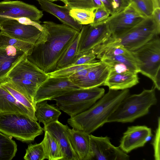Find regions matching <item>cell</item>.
<instances>
[{
    "label": "cell",
    "mask_w": 160,
    "mask_h": 160,
    "mask_svg": "<svg viewBox=\"0 0 160 160\" xmlns=\"http://www.w3.org/2000/svg\"><path fill=\"white\" fill-rule=\"evenodd\" d=\"M96 56L93 55L84 54L80 56L72 65H81L94 63L99 60L96 59Z\"/></svg>",
    "instance_id": "cell-40"
},
{
    "label": "cell",
    "mask_w": 160,
    "mask_h": 160,
    "mask_svg": "<svg viewBox=\"0 0 160 160\" xmlns=\"http://www.w3.org/2000/svg\"><path fill=\"white\" fill-rule=\"evenodd\" d=\"M5 80L8 81L16 90L24 95L34 105L33 98L39 86L38 84L31 81L23 79L7 78Z\"/></svg>",
    "instance_id": "cell-26"
},
{
    "label": "cell",
    "mask_w": 160,
    "mask_h": 160,
    "mask_svg": "<svg viewBox=\"0 0 160 160\" xmlns=\"http://www.w3.org/2000/svg\"><path fill=\"white\" fill-rule=\"evenodd\" d=\"M152 136L151 129L145 125L132 126L123 133L119 147L128 153L143 147Z\"/></svg>",
    "instance_id": "cell-14"
},
{
    "label": "cell",
    "mask_w": 160,
    "mask_h": 160,
    "mask_svg": "<svg viewBox=\"0 0 160 160\" xmlns=\"http://www.w3.org/2000/svg\"><path fill=\"white\" fill-rule=\"evenodd\" d=\"M36 0L43 10L55 16L63 24L80 32L82 25L78 23L70 16V9L67 6H59L47 0Z\"/></svg>",
    "instance_id": "cell-20"
},
{
    "label": "cell",
    "mask_w": 160,
    "mask_h": 160,
    "mask_svg": "<svg viewBox=\"0 0 160 160\" xmlns=\"http://www.w3.org/2000/svg\"><path fill=\"white\" fill-rule=\"evenodd\" d=\"M159 35L152 17L145 18L132 28L116 38L112 37L99 46L97 51L99 53L108 47L118 45L130 51L141 47L154 37Z\"/></svg>",
    "instance_id": "cell-5"
},
{
    "label": "cell",
    "mask_w": 160,
    "mask_h": 160,
    "mask_svg": "<svg viewBox=\"0 0 160 160\" xmlns=\"http://www.w3.org/2000/svg\"><path fill=\"white\" fill-rule=\"evenodd\" d=\"M144 18L130 4L122 11L109 16L105 22L111 37L116 38L126 32Z\"/></svg>",
    "instance_id": "cell-12"
},
{
    "label": "cell",
    "mask_w": 160,
    "mask_h": 160,
    "mask_svg": "<svg viewBox=\"0 0 160 160\" xmlns=\"http://www.w3.org/2000/svg\"><path fill=\"white\" fill-rule=\"evenodd\" d=\"M43 30L27 58L45 72L54 71L57 64L79 32L64 24L46 21Z\"/></svg>",
    "instance_id": "cell-1"
},
{
    "label": "cell",
    "mask_w": 160,
    "mask_h": 160,
    "mask_svg": "<svg viewBox=\"0 0 160 160\" xmlns=\"http://www.w3.org/2000/svg\"><path fill=\"white\" fill-rule=\"evenodd\" d=\"M107 10L111 15L117 13L124 10L130 4V0H106Z\"/></svg>",
    "instance_id": "cell-36"
},
{
    "label": "cell",
    "mask_w": 160,
    "mask_h": 160,
    "mask_svg": "<svg viewBox=\"0 0 160 160\" xmlns=\"http://www.w3.org/2000/svg\"><path fill=\"white\" fill-rule=\"evenodd\" d=\"M110 70L108 65L101 61L99 64L93 67L83 78L72 81L82 89L99 87L103 85L109 75Z\"/></svg>",
    "instance_id": "cell-18"
},
{
    "label": "cell",
    "mask_w": 160,
    "mask_h": 160,
    "mask_svg": "<svg viewBox=\"0 0 160 160\" xmlns=\"http://www.w3.org/2000/svg\"><path fill=\"white\" fill-rule=\"evenodd\" d=\"M130 4L144 18L152 17L154 8L153 0H130Z\"/></svg>",
    "instance_id": "cell-31"
},
{
    "label": "cell",
    "mask_w": 160,
    "mask_h": 160,
    "mask_svg": "<svg viewBox=\"0 0 160 160\" xmlns=\"http://www.w3.org/2000/svg\"><path fill=\"white\" fill-rule=\"evenodd\" d=\"M94 11L81 9L70 10L69 14L78 23L82 25L93 22L94 18Z\"/></svg>",
    "instance_id": "cell-33"
},
{
    "label": "cell",
    "mask_w": 160,
    "mask_h": 160,
    "mask_svg": "<svg viewBox=\"0 0 160 160\" xmlns=\"http://www.w3.org/2000/svg\"><path fill=\"white\" fill-rule=\"evenodd\" d=\"M37 121L27 115L0 112V132L22 142H29L43 133Z\"/></svg>",
    "instance_id": "cell-4"
},
{
    "label": "cell",
    "mask_w": 160,
    "mask_h": 160,
    "mask_svg": "<svg viewBox=\"0 0 160 160\" xmlns=\"http://www.w3.org/2000/svg\"><path fill=\"white\" fill-rule=\"evenodd\" d=\"M0 112L24 114L38 121L34 114L18 102L0 85Z\"/></svg>",
    "instance_id": "cell-22"
},
{
    "label": "cell",
    "mask_w": 160,
    "mask_h": 160,
    "mask_svg": "<svg viewBox=\"0 0 160 160\" xmlns=\"http://www.w3.org/2000/svg\"><path fill=\"white\" fill-rule=\"evenodd\" d=\"M41 142L44 149L45 159L49 160H62L63 156L58 141L49 132L45 131Z\"/></svg>",
    "instance_id": "cell-25"
},
{
    "label": "cell",
    "mask_w": 160,
    "mask_h": 160,
    "mask_svg": "<svg viewBox=\"0 0 160 160\" xmlns=\"http://www.w3.org/2000/svg\"><path fill=\"white\" fill-rule=\"evenodd\" d=\"M17 145L11 137L0 132V160H11L15 156Z\"/></svg>",
    "instance_id": "cell-28"
},
{
    "label": "cell",
    "mask_w": 160,
    "mask_h": 160,
    "mask_svg": "<svg viewBox=\"0 0 160 160\" xmlns=\"http://www.w3.org/2000/svg\"><path fill=\"white\" fill-rule=\"evenodd\" d=\"M68 77L50 76L38 87L33 98L35 106L38 102L51 100L71 91L81 89Z\"/></svg>",
    "instance_id": "cell-9"
},
{
    "label": "cell",
    "mask_w": 160,
    "mask_h": 160,
    "mask_svg": "<svg viewBox=\"0 0 160 160\" xmlns=\"http://www.w3.org/2000/svg\"><path fill=\"white\" fill-rule=\"evenodd\" d=\"M152 17L156 25L158 33H160V8H155L153 11Z\"/></svg>",
    "instance_id": "cell-41"
},
{
    "label": "cell",
    "mask_w": 160,
    "mask_h": 160,
    "mask_svg": "<svg viewBox=\"0 0 160 160\" xmlns=\"http://www.w3.org/2000/svg\"><path fill=\"white\" fill-rule=\"evenodd\" d=\"M139 82L138 73L135 72H109L103 85L108 86L110 89L122 90L131 88Z\"/></svg>",
    "instance_id": "cell-21"
},
{
    "label": "cell",
    "mask_w": 160,
    "mask_h": 160,
    "mask_svg": "<svg viewBox=\"0 0 160 160\" xmlns=\"http://www.w3.org/2000/svg\"><path fill=\"white\" fill-rule=\"evenodd\" d=\"M155 89L154 87L144 89L139 94L128 95L121 101L107 122H132L148 114L151 107L157 102Z\"/></svg>",
    "instance_id": "cell-3"
},
{
    "label": "cell",
    "mask_w": 160,
    "mask_h": 160,
    "mask_svg": "<svg viewBox=\"0 0 160 160\" xmlns=\"http://www.w3.org/2000/svg\"><path fill=\"white\" fill-rule=\"evenodd\" d=\"M69 128L58 120L44 126V131H47L57 140L63 156L62 160H79L71 146L68 135Z\"/></svg>",
    "instance_id": "cell-16"
},
{
    "label": "cell",
    "mask_w": 160,
    "mask_h": 160,
    "mask_svg": "<svg viewBox=\"0 0 160 160\" xmlns=\"http://www.w3.org/2000/svg\"><path fill=\"white\" fill-rule=\"evenodd\" d=\"M160 118H158L157 127L156 129L155 135L152 142V144L154 149V159L155 160H160Z\"/></svg>",
    "instance_id": "cell-39"
},
{
    "label": "cell",
    "mask_w": 160,
    "mask_h": 160,
    "mask_svg": "<svg viewBox=\"0 0 160 160\" xmlns=\"http://www.w3.org/2000/svg\"><path fill=\"white\" fill-rule=\"evenodd\" d=\"M47 1L51 2H53L54 1H60L62 2H63L64 3L65 5L67 3V1L66 0H47Z\"/></svg>",
    "instance_id": "cell-44"
},
{
    "label": "cell",
    "mask_w": 160,
    "mask_h": 160,
    "mask_svg": "<svg viewBox=\"0 0 160 160\" xmlns=\"http://www.w3.org/2000/svg\"><path fill=\"white\" fill-rule=\"evenodd\" d=\"M105 89L98 87L74 90L52 99L59 108L70 117L87 110L104 94Z\"/></svg>",
    "instance_id": "cell-7"
},
{
    "label": "cell",
    "mask_w": 160,
    "mask_h": 160,
    "mask_svg": "<svg viewBox=\"0 0 160 160\" xmlns=\"http://www.w3.org/2000/svg\"><path fill=\"white\" fill-rule=\"evenodd\" d=\"M27 55L14 47L0 48V83L7 78L13 67Z\"/></svg>",
    "instance_id": "cell-17"
},
{
    "label": "cell",
    "mask_w": 160,
    "mask_h": 160,
    "mask_svg": "<svg viewBox=\"0 0 160 160\" xmlns=\"http://www.w3.org/2000/svg\"><path fill=\"white\" fill-rule=\"evenodd\" d=\"M154 37L138 49L131 51L139 72L150 79L154 87L160 89V39Z\"/></svg>",
    "instance_id": "cell-6"
},
{
    "label": "cell",
    "mask_w": 160,
    "mask_h": 160,
    "mask_svg": "<svg viewBox=\"0 0 160 160\" xmlns=\"http://www.w3.org/2000/svg\"><path fill=\"white\" fill-rule=\"evenodd\" d=\"M49 77L48 73L29 61L26 58L13 67L7 78L27 80L39 86Z\"/></svg>",
    "instance_id": "cell-15"
},
{
    "label": "cell",
    "mask_w": 160,
    "mask_h": 160,
    "mask_svg": "<svg viewBox=\"0 0 160 160\" xmlns=\"http://www.w3.org/2000/svg\"><path fill=\"white\" fill-rule=\"evenodd\" d=\"M129 93L128 89L120 91L109 89L90 108L70 117L67 122L72 128L90 134L107 122L109 117Z\"/></svg>",
    "instance_id": "cell-2"
},
{
    "label": "cell",
    "mask_w": 160,
    "mask_h": 160,
    "mask_svg": "<svg viewBox=\"0 0 160 160\" xmlns=\"http://www.w3.org/2000/svg\"><path fill=\"white\" fill-rule=\"evenodd\" d=\"M111 35L105 22L96 26L82 25L79 32L77 53L86 54L106 41Z\"/></svg>",
    "instance_id": "cell-8"
},
{
    "label": "cell",
    "mask_w": 160,
    "mask_h": 160,
    "mask_svg": "<svg viewBox=\"0 0 160 160\" xmlns=\"http://www.w3.org/2000/svg\"><path fill=\"white\" fill-rule=\"evenodd\" d=\"M68 135L72 147L79 160H89L90 134L82 130L69 128Z\"/></svg>",
    "instance_id": "cell-19"
},
{
    "label": "cell",
    "mask_w": 160,
    "mask_h": 160,
    "mask_svg": "<svg viewBox=\"0 0 160 160\" xmlns=\"http://www.w3.org/2000/svg\"><path fill=\"white\" fill-rule=\"evenodd\" d=\"M94 13L93 22L90 24L92 26H96L105 22L110 15L104 6L96 8Z\"/></svg>",
    "instance_id": "cell-38"
},
{
    "label": "cell",
    "mask_w": 160,
    "mask_h": 160,
    "mask_svg": "<svg viewBox=\"0 0 160 160\" xmlns=\"http://www.w3.org/2000/svg\"><path fill=\"white\" fill-rule=\"evenodd\" d=\"M79 38V34L69 45L59 60L54 71L71 66L80 56L77 53Z\"/></svg>",
    "instance_id": "cell-27"
},
{
    "label": "cell",
    "mask_w": 160,
    "mask_h": 160,
    "mask_svg": "<svg viewBox=\"0 0 160 160\" xmlns=\"http://www.w3.org/2000/svg\"><path fill=\"white\" fill-rule=\"evenodd\" d=\"M89 160H128L129 156L113 145L109 137L90 135Z\"/></svg>",
    "instance_id": "cell-10"
},
{
    "label": "cell",
    "mask_w": 160,
    "mask_h": 160,
    "mask_svg": "<svg viewBox=\"0 0 160 160\" xmlns=\"http://www.w3.org/2000/svg\"><path fill=\"white\" fill-rule=\"evenodd\" d=\"M35 108V115L37 120L44 126L58 121L61 114L58 108L48 104L46 100L36 103Z\"/></svg>",
    "instance_id": "cell-24"
},
{
    "label": "cell",
    "mask_w": 160,
    "mask_h": 160,
    "mask_svg": "<svg viewBox=\"0 0 160 160\" xmlns=\"http://www.w3.org/2000/svg\"><path fill=\"white\" fill-rule=\"evenodd\" d=\"M66 5L71 10L84 9L94 11L96 9L93 0H66Z\"/></svg>",
    "instance_id": "cell-37"
},
{
    "label": "cell",
    "mask_w": 160,
    "mask_h": 160,
    "mask_svg": "<svg viewBox=\"0 0 160 160\" xmlns=\"http://www.w3.org/2000/svg\"><path fill=\"white\" fill-rule=\"evenodd\" d=\"M93 1L96 8H97L104 6L103 3L100 0H93Z\"/></svg>",
    "instance_id": "cell-43"
},
{
    "label": "cell",
    "mask_w": 160,
    "mask_h": 160,
    "mask_svg": "<svg viewBox=\"0 0 160 160\" xmlns=\"http://www.w3.org/2000/svg\"><path fill=\"white\" fill-rule=\"evenodd\" d=\"M42 11L34 5L20 1L0 2V24L9 19L27 18L40 23Z\"/></svg>",
    "instance_id": "cell-11"
},
{
    "label": "cell",
    "mask_w": 160,
    "mask_h": 160,
    "mask_svg": "<svg viewBox=\"0 0 160 160\" xmlns=\"http://www.w3.org/2000/svg\"><path fill=\"white\" fill-rule=\"evenodd\" d=\"M101 62V61L99 60L97 62L88 64L71 65L48 74L50 76L68 77L81 70L98 65Z\"/></svg>",
    "instance_id": "cell-32"
},
{
    "label": "cell",
    "mask_w": 160,
    "mask_h": 160,
    "mask_svg": "<svg viewBox=\"0 0 160 160\" xmlns=\"http://www.w3.org/2000/svg\"><path fill=\"white\" fill-rule=\"evenodd\" d=\"M24 159L26 160L45 159L44 149L42 143L29 145L26 150Z\"/></svg>",
    "instance_id": "cell-35"
},
{
    "label": "cell",
    "mask_w": 160,
    "mask_h": 160,
    "mask_svg": "<svg viewBox=\"0 0 160 160\" xmlns=\"http://www.w3.org/2000/svg\"><path fill=\"white\" fill-rule=\"evenodd\" d=\"M0 85L9 92L20 103L35 114V108L33 104L23 94L16 90L7 81L5 80Z\"/></svg>",
    "instance_id": "cell-30"
},
{
    "label": "cell",
    "mask_w": 160,
    "mask_h": 160,
    "mask_svg": "<svg viewBox=\"0 0 160 160\" xmlns=\"http://www.w3.org/2000/svg\"><path fill=\"white\" fill-rule=\"evenodd\" d=\"M99 60L109 67L110 73L131 72L137 73L139 70L135 60L126 56L118 55L101 58Z\"/></svg>",
    "instance_id": "cell-23"
},
{
    "label": "cell",
    "mask_w": 160,
    "mask_h": 160,
    "mask_svg": "<svg viewBox=\"0 0 160 160\" xmlns=\"http://www.w3.org/2000/svg\"><path fill=\"white\" fill-rule=\"evenodd\" d=\"M93 67L81 70L71 75L68 78L72 81L80 79L84 77Z\"/></svg>",
    "instance_id": "cell-42"
},
{
    "label": "cell",
    "mask_w": 160,
    "mask_h": 160,
    "mask_svg": "<svg viewBox=\"0 0 160 160\" xmlns=\"http://www.w3.org/2000/svg\"><path fill=\"white\" fill-rule=\"evenodd\" d=\"M0 30L8 35L34 45L42 31L36 27L9 19L0 24Z\"/></svg>",
    "instance_id": "cell-13"
},
{
    "label": "cell",
    "mask_w": 160,
    "mask_h": 160,
    "mask_svg": "<svg viewBox=\"0 0 160 160\" xmlns=\"http://www.w3.org/2000/svg\"><path fill=\"white\" fill-rule=\"evenodd\" d=\"M34 45L19 40L0 32V48L14 47L24 52L27 56L30 55Z\"/></svg>",
    "instance_id": "cell-29"
},
{
    "label": "cell",
    "mask_w": 160,
    "mask_h": 160,
    "mask_svg": "<svg viewBox=\"0 0 160 160\" xmlns=\"http://www.w3.org/2000/svg\"><path fill=\"white\" fill-rule=\"evenodd\" d=\"M118 55H124L135 61L131 51L121 46L118 45L111 46L106 48L100 52L96 56L97 58L99 59L102 58Z\"/></svg>",
    "instance_id": "cell-34"
}]
</instances>
